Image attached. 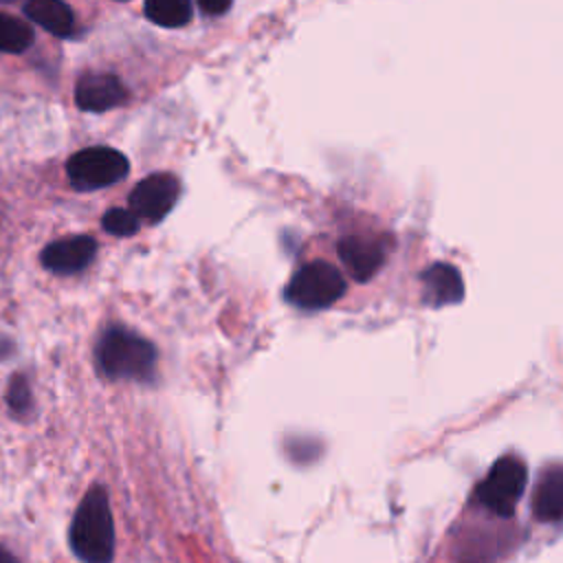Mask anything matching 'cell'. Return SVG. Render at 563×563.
Segmentation results:
<instances>
[{
  "mask_svg": "<svg viewBox=\"0 0 563 563\" xmlns=\"http://www.w3.org/2000/svg\"><path fill=\"white\" fill-rule=\"evenodd\" d=\"M198 7H200V11L207 13V15H220V13L229 11L231 2H209V0H202Z\"/></svg>",
  "mask_w": 563,
  "mask_h": 563,
  "instance_id": "cell-17",
  "label": "cell"
},
{
  "mask_svg": "<svg viewBox=\"0 0 563 563\" xmlns=\"http://www.w3.org/2000/svg\"><path fill=\"white\" fill-rule=\"evenodd\" d=\"M97 242L90 235H66L48 242L42 253V266L53 275H77L92 264Z\"/></svg>",
  "mask_w": 563,
  "mask_h": 563,
  "instance_id": "cell-7",
  "label": "cell"
},
{
  "mask_svg": "<svg viewBox=\"0 0 563 563\" xmlns=\"http://www.w3.org/2000/svg\"><path fill=\"white\" fill-rule=\"evenodd\" d=\"M422 290H424V301L440 308L446 303H457L464 297V284L462 275L453 264H431L429 268L422 271Z\"/></svg>",
  "mask_w": 563,
  "mask_h": 563,
  "instance_id": "cell-10",
  "label": "cell"
},
{
  "mask_svg": "<svg viewBox=\"0 0 563 563\" xmlns=\"http://www.w3.org/2000/svg\"><path fill=\"white\" fill-rule=\"evenodd\" d=\"M101 229L110 235H117V238H130L134 233H139L141 229V220L130 211V209H121V207H114L110 211L103 213L101 218Z\"/></svg>",
  "mask_w": 563,
  "mask_h": 563,
  "instance_id": "cell-15",
  "label": "cell"
},
{
  "mask_svg": "<svg viewBox=\"0 0 563 563\" xmlns=\"http://www.w3.org/2000/svg\"><path fill=\"white\" fill-rule=\"evenodd\" d=\"M128 99V88L112 73H86L75 86V103L86 112L114 110Z\"/></svg>",
  "mask_w": 563,
  "mask_h": 563,
  "instance_id": "cell-8",
  "label": "cell"
},
{
  "mask_svg": "<svg viewBox=\"0 0 563 563\" xmlns=\"http://www.w3.org/2000/svg\"><path fill=\"white\" fill-rule=\"evenodd\" d=\"M7 405L15 418H24L33 409V394L31 385L24 374H13L7 389Z\"/></svg>",
  "mask_w": 563,
  "mask_h": 563,
  "instance_id": "cell-16",
  "label": "cell"
},
{
  "mask_svg": "<svg viewBox=\"0 0 563 563\" xmlns=\"http://www.w3.org/2000/svg\"><path fill=\"white\" fill-rule=\"evenodd\" d=\"M339 257L345 266V271L356 279V282H367L383 264L385 253L378 242L350 235L339 242Z\"/></svg>",
  "mask_w": 563,
  "mask_h": 563,
  "instance_id": "cell-9",
  "label": "cell"
},
{
  "mask_svg": "<svg viewBox=\"0 0 563 563\" xmlns=\"http://www.w3.org/2000/svg\"><path fill=\"white\" fill-rule=\"evenodd\" d=\"M95 361L108 380L145 383L154 378L156 347L150 339L125 325H110L95 345Z\"/></svg>",
  "mask_w": 563,
  "mask_h": 563,
  "instance_id": "cell-1",
  "label": "cell"
},
{
  "mask_svg": "<svg viewBox=\"0 0 563 563\" xmlns=\"http://www.w3.org/2000/svg\"><path fill=\"white\" fill-rule=\"evenodd\" d=\"M33 40L35 35L29 22L0 11V53H24L33 44Z\"/></svg>",
  "mask_w": 563,
  "mask_h": 563,
  "instance_id": "cell-14",
  "label": "cell"
},
{
  "mask_svg": "<svg viewBox=\"0 0 563 563\" xmlns=\"http://www.w3.org/2000/svg\"><path fill=\"white\" fill-rule=\"evenodd\" d=\"M528 482L526 462L517 455L499 457L475 488V499L499 517H512Z\"/></svg>",
  "mask_w": 563,
  "mask_h": 563,
  "instance_id": "cell-4",
  "label": "cell"
},
{
  "mask_svg": "<svg viewBox=\"0 0 563 563\" xmlns=\"http://www.w3.org/2000/svg\"><path fill=\"white\" fill-rule=\"evenodd\" d=\"M130 172V161L123 152L106 145L84 147L66 161V176L73 189L95 191L112 187Z\"/></svg>",
  "mask_w": 563,
  "mask_h": 563,
  "instance_id": "cell-3",
  "label": "cell"
},
{
  "mask_svg": "<svg viewBox=\"0 0 563 563\" xmlns=\"http://www.w3.org/2000/svg\"><path fill=\"white\" fill-rule=\"evenodd\" d=\"M70 548L84 563H112L114 556V521L108 493L92 486L75 510L70 523Z\"/></svg>",
  "mask_w": 563,
  "mask_h": 563,
  "instance_id": "cell-2",
  "label": "cell"
},
{
  "mask_svg": "<svg viewBox=\"0 0 563 563\" xmlns=\"http://www.w3.org/2000/svg\"><path fill=\"white\" fill-rule=\"evenodd\" d=\"M143 13L152 24L165 29H178L189 24L194 15V7L187 0H147L143 4Z\"/></svg>",
  "mask_w": 563,
  "mask_h": 563,
  "instance_id": "cell-13",
  "label": "cell"
},
{
  "mask_svg": "<svg viewBox=\"0 0 563 563\" xmlns=\"http://www.w3.org/2000/svg\"><path fill=\"white\" fill-rule=\"evenodd\" d=\"M345 292V282L334 264L314 260L295 271L286 286V299L303 310L332 306Z\"/></svg>",
  "mask_w": 563,
  "mask_h": 563,
  "instance_id": "cell-5",
  "label": "cell"
},
{
  "mask_svg": "<svg viewBox=\"0 0 563 563\" xmlns=\"http://www.w3.org/2000/svg\"><path fill=\"white\" fill-rule=\"evenodd\" d=\"M532 512L539 521L563 519V464L543 468L532 493Z\"/></svg>",
  "mask_w": 563,
  "mask_h": 563,
  "instance_id": "cell-11",
  "label": "cell"
},
{
  "mask_svg": "<svg viewBox=\"0 0 563 563\" xmlns=\"http://www.w3.org/2000/svg\"><path fill=\"white\" fill-rule=\"evenodd\" d=\"M180 180L169 172H154L130 191V211L150 224L161 222L178 202Z\"/></svg>",
  "mask_w": 563,
  "mask_h": 563,
  "instance_id": "cell-6",
  "label": "cell"
},
{
  "mask_svg": "<svg viewBox=\"0 0 563 563\" xmlns=\"http://www.w3.org/2000/svg\"><path fill=\"white\" fill-rule=\"evenodd\" d=\"M0 563H18V561L7 548H0Z\"/></svg>",
  "mask_w": 563,
  "mask_h": 563,
  "instance_id": "cell-18",
  "label": "cell"
},
{
  "mask_svg": "<svg viewBox=\"0 0 563 563\" xmlns=\"http://www.w3.org/2000/svg\"><path fill=\"white\" fill-rule=\"evenodd\" d=\"M24 15L53 33L55 37H73L75 35V11L62 0H31L22 7Z\"/></svg>",
  "mask_w": 563,
  "mask_h": 563,
  "instance_id": "cell-12",
  "label": "cell"
}]
</instances>
